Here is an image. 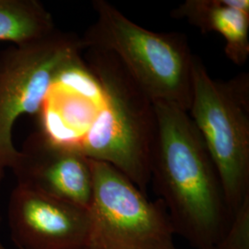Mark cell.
Instances as JSON below:
<instances>
[{
    "label": "cell",
    "mask_w": 249,
    "mask_h": 249,
    "mask_svg": "<svg viewBox=\"0 0 249 249\" xmlns=\"http://www.w3.org/2000/svg\"><path fill=\"white\" fill-rule=\"evenodd\" d=\"M8 223L18 249H86L90 216L89 209L17 184Z\"/></svg>",
    "instance_id": "7"
},
{
    "label": "cell",
    "mask_w": 249,
    "mask_h": 249,
    "mask_svg": "<svg viewBox=\"0 0 249 249\" xmlns=\"http://www.w3.org/2000/svg\"><path fill=\"white\" fill-rule=\"evenodd\" d=\"M0 249H7L2 244H1V242H0Z\"/></svg>",
    "instance_id": "13"
},
{
    "label": "cell",
    "mask_w": 249,
    "mask_h": 249,
    "mask_svg": "<svg viewBox=\"0 0 249 249\" xmlns=\"http://www.w3.org/2000/svg\"><path fill=\"white\" fill-rule=\"evenodd\" d=\"M85 51L87 66L103 89L104 108L97 110L78 150L89 159L113 165L147 195L155 126L152 103L115 55Z\"/></svg>",
    "instance_id": "3"
},
{
    "label": "cell",
    "mask_w": 249,
    "mask_h": 249,
    "mask_svg": "<svg viewBox=\"0 0 249 249\" xmlns=\"http://www.w3.org/2000/svg\"><path fill=\"white\" fill-rule=\"evenodd\" d=\"M4 177H5V173H0V186H1V183L3 181ZM1 222H2V219H1V216H0V228H1Z\"/></svg>",
    "instance_id": "12"
},
{
    "label": "cell",
    "mask_w": 249,
    "mask_h": 249,
    "mask_svg": "<svg viewBox=\"0 0 249 249\" xmlns=\"http://www.w3.org/2000/svg\"><path fill=\"white\" fill-rule=\"evenodd\" d=\"M171 16L186 19L203 34L217 33L225 41L224 52L231 62L243 66L249 56V0H187Z\"/></svg>",
    "instance_id": "9"
},
{
    "label": "cell",
    "mask_w": 249,
    "mask_h": 249,
    "mask_svg": "<svg viewBox=\"0 0 249 249\" xmlns=\"http://www.w3.org/2000/svg\"><path fill=\"white\" fill-rule=\"evenodd\" d=\"M56 30L52 14L38 0H0V42L23 45Z\"/></svg>",
    "instance_id": "10"
},
{
    "label": "cell",
    "mask_w": 249,
    "mask_h": 249,
    "mask_svg": "<svg viewBox=\"0 0 249 249\" xmlns=\"http://www.w3.org/2000/svg\"><path fill=\"white\" fill-rule=\"evenodd\" d=\"M11 171L18 185L89 208L92 174L89 158L40 130L27 138Z\"/></svg>",
    "instance_id": "8"
},
{
    "label": "cell",
    "mask_w": 249,
    "mask_h": 249,
    "mask_svg": "<svg viewBox=\"0 0 249 249\" xmlns=\"http://www.w3.org/2000/svg\"><path fill=\"white\" fill-rule=\"evenodd\" d=\"M83 49L79 36L56 29L0 51V173L11 170L17 160L12 129L18 117L40 113L57 76Z\"/></svg>",
    "instance_id": "6"
},
{
    "label": "cell",
    "mask_w": 249,
    "mask_h": 249,
    "mask_svg": "<svg viewBox=\"0 0 249 249\" xmlns=\"http://www.w3.org/2000/svg\"><path fill=\"white\" fill-rule=\"evenodd\" d=\"M91 4L96 20L80 38L83 50L112 53L151 103H165L188 112L195 55L187 36L147 30L106 0Z\"/></svg>",
    "instance_id": "2"
},
{
    "label": "cell",
    "mask_w": 249,
    "mask_h": 249,
    "mask_svg": "<svg viewBox=\"0 0 249 249\" xmlns=\"http://www.w3.org/2000/svg\"><path fill=\"white\" fill-rule=\"evenodd\" d=\"M92 174L86 249H178L166 208L113 165L89 159Z\"/></svg>",
    "instance_id": "5"
},
{
    "label": "cell",
    "mask_w": 249,
    "mask_h": 249,
    "mask_svg": "<svg viewBox=\"0 0 249 249\" xmlns=\"http://www.w3.org/2000/svg\"><path fill=\"white\" fill-rule=\"evenodd\" d=\"M215 249H249V196L232 215L227 231Z\"/></svg>",
    "instance_id": "11"
},
{
    "label": "cell",
    "mask_w": 249,
    "mask_h": 249,
    "mask_svg": "<svg viewBox=\"0 0 249 249\" xmlns=\"http://www.w3.org/2000/svg\"><path fill=\"white\" fill-rule=\"evenodd\" d=\"M189 116L217 170L231 215L249 196V77L213 80L194 57Z\"/></svg>",
    "instance_id": "4"
},
{
    "label": "cell",
    "mask_w": 249,
    "mask_h": 249,
    "mask_svg": "<svg viewBox=\"0 0 249 249\" xmlns=\"http://www.w3.org/2000/svg\"><path fill=\"white\" fill-rule=\"evenodd\" d=\"M150 175L175 233L194 249H215L231 223L223 187L188 112L152 103Z\"/></svg>",
    "instance_id": "1"
}]
</instances>
